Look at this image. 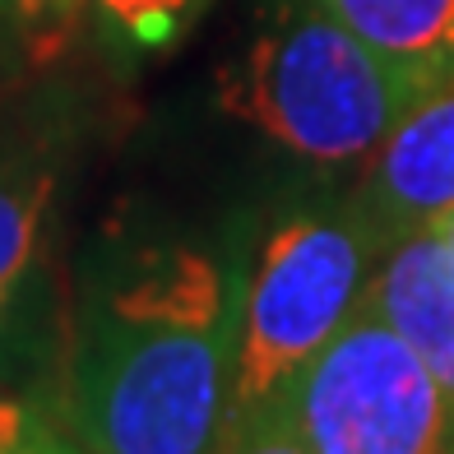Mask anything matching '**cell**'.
Listing matches in <instances>:
<instances>
[{"instance_id":"cell-9","label":"cell","mask_w":454,"mask_h":454,"mask_svg":"<svg viewBox=\"0 0 454 454\" xmlns=\"http://www.w3.org/2000/svg\"><path fill=\"white\" fill-rule=\"evenodd\" d=\"M102 33L121 51H168L200 24L214 0H89Z\"/></svg>"},{"instance_id":"cell-2","label":"cell","mask_w":454,"mask_h":454,"mask_svg":"<svg viewBox=\"0 0 454 454\" xmlns=\"http://www.w3.org/2000/svg\"><path fill=\"white\" fill-rule=\"evenodd\" d=\"M227 116L246 121L293 158L366 162L427 98L403 70L366 47L316 0H283L264 28L214 79Z\"/></svg>"},{"instance_id":"cell-3","label":"cell","mask_w":454,"mask_h":454,"mask_svg":"<svg viewBox=\"0 0 454 454\" xmlns=\"http://www.w3.org/2000/svg\"><path fill=\"white\" fill-rule=\"evenodd\" d=\"M380 241L357 200H293L237 260L232 412L283 399L362 306Z\"/></svg>"},{"instance_id":"cell-1","label":"cell","mask_w":454,"mask_h":454,"mask_svg":"<svg viewBox=\"0 0 454 454\" xmlns=\"http://www.w3.org/2000/svg\"><path fill=\"white\" fill-rule=\"evenodd\" d=\"M237 371V255L139 241L93 260L37 403L93 454H218Z\"/></svg>"},{"instance_id":"cell-13","label":"cell","mask_w":454,"mask_h":454,"mask_svg":"<svg viewBox=\"0 0 454 454\" xmlns=\"http://www.w3.org/2000/svg\"><path fill=\"white\" fill-rule=\"evenodd\" d=\"M28 427H33V399L0 389V454H28Z\"/></svg>"},{"instance_id":"cell-14","label":"cell","mask_w":454,"mask_h":454,"mask_svg":"<svg viewBox=\"0 0 454 454\" xmlns=\"http://www.w3.org/2000/svg\"><path fill=\"white\" fill-rule=\"evenodd\" d=\"M436 232L445 237V246H450V255H454V209H450V214H445V218L436 223Z\"/></svg>"},{"instance_id":"cell-11","label":"cell","mask_w":454,"mask_h":454,"mask_svg":"<svg viewBox=\"0 0 454 454\" xmlns=\"http://www.w3.org/2000/svg\"><path fill=\"white\" fill-rule=\"evenodd\" d=\"M218 454H311V445H306L301 427H297L293 399L283 395V399H270L260 408L232 412Z\"/></svg>"},{"instance_id":"cell-4","label":"cell","mask_w":454,"mask_h":454,"mask_svg":"<svg viewBox=\"0 0 454 454\" xmlns=\"http://www.w3.org/2000/svg\"><path fill=\"white\" fill-rule=\"evenodd\" d=\"M287 399L311 454H454V395L366 301Z\"/></svg>"},{"instance_id":"cell-12","label":"cell","mask_w":454,"mask_h":454,"mask_svg":"<svg viewBox=\"0 0 454 454\" xmlns=\"http://www.w3.org/2000/svg\"><path fill=\"white\" fill-rule=\"evenodd\" d=\"M28 454H93L84 441L74 436V431L47 412L43 403L33 399V427H28Z\"/></svg>"},{"instance_id":"cell-8","label":"cell","mask_w":454,"mask_h":454,"mask_svg":"<svg viewBox=\"0 0 454 454\" xmlns=\"http://www.w3.org/2000/svg\"><path fill=\"white\" fill-rule=\"evenodd\" d=\"M427 93L454 79V0H316Z\"/></svg>"},{"instance_id":"cell-5","label":"cell","mask_w":454,"mask_h":454,"mask_svg":"<svg viewBox=\"0 0 454 454\" xmlns=\"http://www.w3.org/2000/svg\"><path fill=\"white\" fill-rule=\"evenodd\" d=\"M60 162L47 144L0 149V389L24 395L28 380L51 376L66 297H56L51 227Z\"/></svg>"},{"instance_id":"cell-6","label":"cell","mask_w":454,"mask_h":454,"mask_svg":"<svg viewBox=\"0 0 454 454\" xmlns=\"http://www.w3.org/2000/svg\"><path fill=\"white\" fill-rule=\"evenodd\" d=\"M353 200L380 251L436 227L454 209V79L436 84L380 139Z\"/></svg>"},{"instance_id":"cell-7","label":"cell","mask_w":454,"mask_h":454,"mask_svg":"<svg viewBox=\"0 0 454 454\" xmlns=\"http://www.w3.org/2000/svg\"><path fill=\"white\" fill-rule=\"evenodd\" d=\"M362 301L454 395V255L436 227L389 246Z\"/></svg>"},{"instance_id":"cell-10","label":"cell","mask_w":454,"mask_h":454,"mask_svg":"<svg viewBox=\"0 0 454 454\" xmlns=\"http://www.w3.org/2000/svg\"><path fill=\"white\" fill-rule=\"evenodd\" d=\"M84 5L89 0H0V33L19 43L33 66H43L70 43Z\"/></svg>"}]
</instances>
